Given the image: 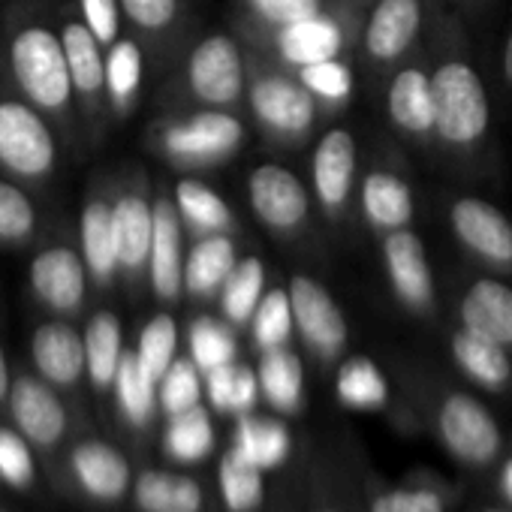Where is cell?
<instances>
[{
    "mask_svg": "<svg viewBox=\"0 0 512 512\" xmlns=\"http://www.w3.org/2000/svg\"><path fill=\"white\" fill-rule=\"evenodd\" d=\"M341 28L326 19V16H308V19H299L293 25H284L281 34H278V46H281V55L284 61L296 64V67H308V64H317V61H329V58H338L341 52Z\"/></svg>",
    "mask_w": 512,
    "mask_h": 512,
    "instance_id": "cell-24",
    "label": "cell"
},
{
    "mask_svg": "<svg viewBox=\"0 0 512 512\" xmlns=\"http://www.w3.org/2000/svg\"><path fill=\"white\" fill-rule=\"evenodd\" d=\"M250 208L269 229H296L311 208L305 184L278 163H263L250 172Z\"/></svg>",
    "mask_w": 512,
    "mask_h": 512,
    "instance_id": "cell-9",
    "label": "cell"
},
{
    "mask_svg": "<svg viewBox=\"0 0 512 512\" xmlns=\"http://www.w3.org/2000/svg\"><path fill=\"white\" fill-rule=\"evenodd\" d=\"M260 389L278 410H287V413L296 410L302 401V389H305L302 359L290 353L287 347L266 350L260 362Z\"/></svg>",
    "mask_w": 512,
    "mask_h": 512,
    "instance_id": "cell-31",
    "label": "cell"
},
{
    "mask_svg": "<svg viewBox=\"0 0 512 512\" xmlns=\"http://www.w3.org/2000/svg\"><path fill=\"white\" fill-rule=\"evenodd\" d=\"M500 482H503V491H506V497L512 500V461L503 467V479H500Z\"/></svg>",
    "mask_w": 512,
    "mask_h": 512,
    "instance_id": "cell-53",
    "label": "cell"
},
{
    "mask_svg": "<svg viewBox=\"0 0 512 512\" xmlns=\"http://www.w3.org/2000/svg\"><path fill=\"white\" fill-rule=\"evenodd\" d=\"M503 76H506V82L512 85V31H509V37H506V46H503Z\"/></svg>",
    "mask_w": 512,
    "mask_h": 512,
    "instance_id": "cell-52",
    "label": "cell"
},
{
    "mask_svg": "<svg viewBox=\"0 0 512 512\" xmlns=\"http://www.w3.org/2000/svg\"><path fill=\"white\" fill-rule=\"evenodd\" d=\"M190 359L199 365V371H214L220 365H229L235 359L232 332L211 317L193 320V326H190Z\"/></svg>",
    "mask_w": 512,
    "mask_h": 512,
    "instance_id": "cell-45",
    "label": "cell"
},
{
    "mask_svg": "<svg viewBox=\"0 0 512 512\" xmlns=\"http://www.w3.org/2000/svg\"><path fill=\"white\" fill-rule=\"evenodd\" d=\"M121 13L142 31H163L178 16V0H121Z\"/></svg>",
    "mask_w": 512,
    "mask_h": 512,
    "instance_id": "cell-48",
    "label": "cell"
},
{
    "mask_svg": "<svg viewBox=\"0 0 512 512\" xmlns=\"http://www.w3.org/2000/svg\"><path fill=\"white\" fill-rule=\"evenodd\" d=\"M40 229V208L10 178H0V247H25Z\"/></svg>",
    "mask_w": 512,
    "mask_h": 512,
    "instance_id": "cell-35",
    "label": "cell"
},
{
    "mask_svg": "<svg viewBox=\"0 0 512 512\" xmlns=\"http://www.w3.org/2000/svg\"><path fill=\"white\" fill-rule=\"evenodd\" d=\"M452 232L491 266H512V223L485 199L464 196L449 211Z\"/></svg>",
    "mask_w": 512,
    "mask_h": 512,
    "instance_id": "cell-12",
    "label": "cell"
},
{
    "mask_svg": "<svg viewBox=\"0 0 512 512\" xmlns=\"http://www.w3.org/2000/svg\"><path fill=\"white\" fill-rule=\"evenodd\" d=\"M7 413L10 422L31 440L37 455L46 461V470L52 473V458L70 437V410L61 398V389L46 383L37 371H22L13 380Z\"/></svg>",
    "mask_w": 512,
    "mask_h": 512,
    "instance_id": "cell-4",
    "label": "cell"
},
{
    "mask_svg": "<svg viewBox=\"0 0 512 512\" xmlns=\"http://www.w3.org/2000/svg\"><path fill=\"white\" fill-rule=\"evenodd\" d=\"M220 491L229 512H250L263 503V467L235 446L220 458Z\"/></svg>",
    "mask_w": 512,
    "mask_h": 512,
    "instance_id": "cell-33",
    "label": "cell"
},
{
    "mask_svg": "<svg viewBox=\"0 0 512 512\" xmlns=\"http://www.w3.org/2000/svg\"><path fill=\"white\" fill-rule=\"evenodd\" d=\"M250 106L266 127L278 133H305L314 121V94L290 79H260L250 91Z\"/></svg>",
    "mask_w": 512,
    "mask_h": 512,
    "instance_id": "cell-17",
    "label": "cell"
},
{
    "mask_svg": "<svg viewBox=\"0 0 512 512\" xmlns=\"http://www.w3.org/2000/svg\"><path fill=\"white\" fill-rule=\"evenodd\" d=\"M175 350H178V326L169 314H157L154 320H148L139 332V344H136V356L142 362V368L160 383L163 374L169 371V365L175 362Z\"/></svg>",
    "mask_w": 512,
    "mask_h": 512,
    "instance_id": "cell-42",
    "label": "cell"
},
{
    "mask_svg": "<svg viewBox=\"0 0 512 512\" xmlns=\"http://www.w3.org/2000/svg\"><path fill=\"white\" fill-rule=\"evenodd\" d=\"M266 290V269H263V260H256V256H247L244 263H238L232 269V275L226 278L223 284V314L232 320V323H247L253 320V311L260 308L263 302V293Z\"/></svg>",
    "mask_w": 512,
    "mask_h": 512,
    "instance_id": "cell-37",
    "label": "cell"
},
{
    "mask_svg": "<svg viewBox=\"0 0 512 512\" xmlns=\"http://www.w3.org/2000/svg\"><path fill=\"white\" fill-rule=\"evenodd\" d=\"M13 368H10V359H7V350L0 344V404H7L10 398V389H13Z\"/></svg>",
    "mask_w": 512,
    "mask_h": 512,
    "instance_id": "cell-51",
    "label": "cell"
},
{
    "mask_svg": "<svg viewBox=\"0 0 512 512\" xmlns=\"http://www.w3.org/2000/svg\"><path fill=\"white\" fill-rule=\"evenodd\" d=\"M362 211L380 229H404L413 217V193L404 178L377 169L362 184Z\"/></svg>",
    "mask_w": 512,
    "mask_h": 512,
    "instance_id": "cell-27",
    "label": "cell"
},
{
    "mask_svg": "<svg viewBox=\"0 0 512 512\" xmlns=\"http://www.w3.org/2000/svg\"><path fill=\"white\" fill-rule=\"evenodd\" d=\"M299 82L323 100H347L353 91V73L347 64H341L338 58L329 61H317L308 67H299Z\"/></svg>",
    "mask_w": 512,
    "mask_h": 512,
    "instance_id": "cell-46",
    "label": "cell"
},
{
    "mask_svg": "<svg viewBox=\"0 0 512 512\" xmlns=\"http://www.w3.org/2000/svg\"><path fill=\"white\" fill-rule=\"evenodd\" d=\"M157 395H160V407L166 416H178L184 410L199 407V398H202L199 365L193 359H175L169 371L163 374Z\"/></svg>",
    "mask_w": 512,
    "mask_h": 512,
    "instance_id": "cell-44",
    "label": "cell"
},
{
    "mask_svg": "<svg viewBox=\"0 0 512 512\" xmlns=\"http://www.w3.org/2000/svg\"><path fill=\"white\" fill-rule=\"evenodd\" d=\"M187 85L208 106H232L244 88V64L238 46L223 37H205L187 61Z\"/></svg>",
    "mask_w": 512,
    "mask_h": 512,
    "instance_id": "cell-7",
    "label": "cell"
},
{
    "mask_svg": "<svg viewBox=\"0 0 512 512\" xmlns=\"http://www.w3.org/2000/svg\"><path fill=\"white\" fill-rule=\"evenodd\" d=\"M175 205H178L181 220H187L199 232H220L232 220L229 205L220 199V193L211 190L208 184L196 181V178L178 181V187H175Z\"/></svg>",
    "mask_w": 512,
    "mask_h": 512,
    "instance_id": "cell-38",
    "label": "cell"
},
{
    "mask_svg": "<svg viewBox=\"0 0 512 512\" xmlns=\"http://www.w3.org/2000/svg\"><path fill=\"white\" fill-rule=\"evenodd\" d=\"M371 512H443L434 491H392L374 500Z\"/></svg>",
    "mask_w": 512,
    "mask_h": 512,
    "instance_id": "cell-50",
    "label": "cell"
},
{
    "mask_svg": "<svg viewBox=\"0 0 512 512\" xmlns=\"http://www.w3.org/2000/svg\"><path fill=\"white\" fill-rule=\"evenodd\" d=\"M452 356H455V365L485 389H500L509 380L512 368H509V356H506L503 344L488 341V338H482V335H476L470 329L455 332Z\"/></svg>",
    "mask_w": 512,
    "mask_h": 512,
    "instance_id": "cell-30",
    "label": "cell"
},
{
    "mask_svg": "<svg viewBox=\"0 0 512 512\" xmlns=\"http://www.w3.org/2000/svg\"><path fill=\"white\" fill-rule=\"evenodd\" d=\"M238 266L235 260V244L220 235L211 232L205 235L199 244H193V250L184 260V290L193 296H211L214 290H223L226 278L232 275V269Z\"/></svg>",
    "mask_w": 512,
    "mask_h": 512,
    "instance_id": "cell-25",
    "label": "cell"
},
{
    "mask_svg": "<svg viewBox=\"0 0 512 512\" xmlns=\"http://www.w3.org/2000/svg\"><path fill=\"white\" fill-rule=\"evenodd\" d=\"M314 187L326 208H341L356 175V142L347 130H329L311 160Z\"/></svg>",
    "mask_w": 512,
    "mask_h": 512,
    "instance_id": "cell-21",
    "label": "cell"
},
{
    "mask_svg": "<svg viewBox=\"0 0 512 512\" xmlns=\"http://www.w3.org/2000/svg\"><path fill=\"white\" fill-rule=\"evenodd\" d=\"M40 479L37 449L16 425H0V485L13 491H34Z\"/></svg>",
    "mask_w": 512,
    "mask_h": 512,
    "instance_id": "cell-41",
    "label": "cell"
},
{
    "mask_svg": "<svg viewBox=\"0 0 512 512\" xmlns=\"http://www.w3.org/2000/svg\"><path fill=\"white\" fill-rule=\"evenodd\" d=\"M205 392L214 410L220 413H247L260 392V374H253L244 365H220L205 371Z\"/></svg>",
    "mask_w": 512,
    "mask_h": 512,
    "instance_id": "cell-36",
    "label": "cell"
},
{
    "mask_svg": "<svg viewBox=\"0 0 512 512\" xmlns=\"http://www.w3.org/2000/svg\"><path fill=\"white\" fill-rule=\"evenodd\" d=\"M464 329L512 347V287L500 281H476L461 302Z\"/></svg>",
    "mask_w": 512,
    "mask_h": 512,
    "instance_id": "cell-22",
    "label": "cell"
},
{
    "mask_svg": "<svg viewBox=\"0 0 512 512\" xmlns=\"http://www.w3.org/2000/svg\"><path fill=\"white\" fill-rule=\"evenodd\" d=\"M293 302L290 290H272L263 296L260 308L253 311V338L263 350L284 347L293 332Z\"/></svg>",
    "mask_w": 512,
    "mask_h": 512,
    "instance_id": "cell-43",
    "label": "cell"
},
{
    "mask_svg": "<svg viewBox=\"0 0 512 512\" xmlns=\"http://www.w3.org/2000/svg\"><path fill=\"white\" fill-rule=\"evenodd\" d=\"M434 85V130L449 145H473L485 136L491 121L488 94L473 67L446 61L431 76Z\"/></svg>",
    "mask_w": 512,
    "mask_h": 512,
    "instance_id": "cell-3",
    "label": "cell"
},
{
    "mask_svg": "<svg viewBox=\"0 0 512 512\" xmlns=\"http://www.w3.org/2000/svg\"><path fill=\"white\" fill-rule=\"evenodd\" d=\"M383 260H386V272L398 299L416 311L428 308L434 299V278L428 269L422 238L410 229L389 232L383 244Z\"/></svg>",
    "mask_w": 512,
    "mask_h": 512,
    "instance_id": "cell-14",
    "label": "cell"
},
{
    "mask_svg": "<svg viewBox=\"0 0 512 512\" xmlns=\"http://www.w3.org/2000/svg\"><path fill=\"white\" fill-rule=\"evenodd\" d=\"M79 247L82 260L88 266V275L94 284L109 287L112 278L121 272L118 266V244H115V220H112V202L94 196L82 205L79 214Z\"/></svg>",
    "mask_w": 512,
    "mask_h": 512,
    "instance_id": "cell-19",
    "label": "cell"
},
{
    "mask_svg": "<svg viewBox=\"0 0 512 512\" xmlns=\"http://www.w3.org/2000/svg\"><path fill=\"white\" fill-rule=\"evenodd\" d=\"M235 449L253 464L275 467L290 452V434L275 419H241L235 431Z\"/></svg>",
    "mask_w": 512,
    "mask_h": 512,
    "instance_id": "cell-40",
    "label": "cell"
},
{
    "mask_svg": "<svg viewBox=\"0 0 512 512\" xmlns=\"http://www.w3.org/2000/svg\"><path fill=\"white\" fill-rule=\"evenodd\" d=\"M163 449L169 458L181 464L202 461L214 449V428L211 419L202 407L184 410L178 416H169L166 434H163Z\"/></svg>",
    "mask_w": 512,
    "mask_h": 512,
    "instance_id": "cell-32",
    "label": "cell"
},
{
    "mask_svg": "<svg viewBox=\"0 0 512 512\" xmlns=\"http://www.w3.org/2000/svg\"><path fill=\"white\" fill-rule=\"evenodd\" d=\"M244 130L241 124L226 112H199L184 121H175L163 130V148L166 154L187 160V163H205L217 160L241 142Z\"/></svg>",
    "mask_w": 512,
    "mask_h": 512,
    "instance_id": "cell-13",
    "label": "cell"
},
{
    "mask_svg": "<svg viewBox=\"0 0 512 512\" xmlns=\"http://www.w3.org/2000/svg\"><path fill=\"white\" fill-rule=\"evenodd\" d=\"M250 4L256 13L266 16L269 22H275L281 28L320 13V0H250Z\"/></svg>",
    "mask_w": 512,
    "mask_h": 512,
    "instance_id": "cell-49",
    "label": "cell"
},
{
    "mask_svg": "<svg viewBox=\"0 0 512 512\" xmlns=\"http://www.w3.org/2000/svg\"><path fill=\"white\" fill-rule=\"evenodd\" d=\"M133 503L139 512H202V485L184 473L151 467L136 476Z\"/></svg>",
    "mask_w": 512,
    "mask_h": 512,
    "instance_id": "cell-23",
    "label": "cell"
},
{
    "mask_svg": "<svg viewBox=\"0 0 512 512\" xmlns=\"http://www.w3.org/2000/svg\"><path fill=\"white\" fill-rule=\"evenodd\" d=\"M148 278L163 302H175L184 290V250L178 205L160 196L154 202V241L148 256Z\"/></svg>",
    "mask_w": 512,
    "mask_h": 512,
    "instance_id": "cell-15",
    "label": "cell"
},
{
    "mask_svg": "<svg viewBox=\"0 0 512 512\" xmlns=\"http://www.w3.org/2000/svg\"><path fill=\"white\" fill-rule=\"evenodd\" d=\"M7 64L19 94L49 118H67L76 100L61 31L49 22H25L7 40Z\"/></svg>",
    "mask_w": 512,
    "mask_h": 512,
    "instance_id": "cell-1",
    "label": "cell"
},
{
    "mask_svg": "<svg viewBox=\"0 0 512 512\" xmlns=\"http://www.w3.org/2000/svg\"><path fill=\"white\" fill-rule=\"evenodd\" d=\"M335 392H338V401L353 407V410H377L389 398L386 377L380 374V368L371 359H362V356L350 359L338 371Z\"/></svg>",
    "mask_w": 512,
    "mask_h": 512,
    "instance_id": "cell-39",
    "label": "cell"
},
{
    "mask_svg": "<svg viewBox=\"0 0 512 512\" xmlns=\"http://www.w3.org/2000/svg\"><path fill=\"white\" fill-rule=\"evenodd\" d=\"M419 25H422L419 0H380L368 19L365 49L377 61H395L416 40Z\"/></svg>",
    "mask_w": 512,
    "mask_h": 512,
    "instance_id": "cell-20",
    "label": "cell"
},
{
    "mask_svg": "<svg viewBox=\"0 0 512 512\" xmlns=\"http://www.w3.org/2000/svg\"><path fill=\"white\" fill-rule=\"evenodd\" d=\"M142 49L136 40L121 37L106 52V97L118 112H127L142 88Z\"/></svg>",
    "mask_w": 512,
    "mask_h": 512,
    "instance_id": "cell-34",
    "label": "cell"
},
{
    "mask_svg": "<svg viewBox=\"0 0 512 512\" xmlns=\"http://www.w3.org/2000/svg\"><path fill=\"white\" fill-rule=\"evenodd\" d=\"M0 169L19 181H46L58 169L52 121L25 97H0Z\"/></svg>",
    "mask_w": 512,
    "mask_h": 512,
    "instance_id": "cell-2",
    "label": "cell"
},
{
    "mask_svg": "<svg viewBox=\"0 0 512 512\" xmlns=\"http://www.w3.org/2000/svg\"><path fill=\"white\" fill-rule=\"evenodd\" d=\"M64 476L91 503H118L133 485V470L124 452L97 437L70 443L64 455Z\"/></svg>",
    "mask_w": 512,
    "mask_h": 512,
    "instance_id": "cell-5",
    "label": "cell"
},
{
    "mask_svg": "<svg viewBox=\"0 0 512 512\" xmlns=\"http://www.w3.org/2000/svg\"><path fill=\"white\" fill-rule=\"evenodd\" d=\"M118 266L127 275H139L148 266L154 241V205L142 193H121L112 202Z\"/></svg>",
    "mask_w": 512,
    "mask_h": 512,
    "instance_id": "cell-18",
    "label": "cell"
},
{
    "mask_svg": "<svg viewBox=\"0 0 512 512\" xmlns=\"http://www.w3.org/2000/svg\"><path fill=\"white\" fill-rule=\"evenodd\" d=\"M329 512H332V509H329Z\"/></svg>",
    "mask_w": 512,
    "mask_h": 512,
    "instance_id": "cell-55",
    "label": "cell"
},
{
    "mask_svg": "<svg viewBox=\"0 0 512 512\" xmlns=\"http://www.w3.org/2000/svg\"><path fill=\"white\" fill-rule=\"evenodd\" d=\"M0 512H10V509H7V506H0Z\"/></svg>",
    "mask_w": 512,
    "mask_h": 512,
    "instance_id": "cell-54",
    "label": "cell"
},
{
    "mask_svg": "<svg viewBox=\"0 0 512 512\" xmlns=\"http://www.w3.org/2000/svg\"><path fill=\"white\" fill-rule=\"evenodd\" d=\"M61 40L70 64V79L76 100L88 109H94L106 94V49L91 34V28L82 22V16H67L61 22Z\"/></svg>",
    "mask_w": 512,
    "mask_h": 512,
    "instance_id": "cell-16",
    "label": "cell"
},
{
    "mask_svg": "<svg viewBox=\"0 0 512 512\" xmlns=\"http://www.w3.org/2000/svg\"><path fill=\"white\" fill-rule=\"evenodd\" d=\"M31 365L55 389H76L88 374L85 332L64 320L40 323L31 335Z\"/></svg>",
    "mask_w": 512,
    "mask_h": 512,
    "instance_id": "cell-10",
    "label": "cell"
},
{
    "mask_svg": "<svg viewBox=\"0 0 512 512\" xmlns=\"http://www.w3.org/2000/svg\"><path fill=\"white\" fill-rule=\"evenodd\" d=\"M389 115L407 133H431L434 130V85L431 76L410 67L401 70L389 88Z\"/></svg>",
    "mask_w": 512,
    "mask_h": 512,
    "instance_id": "cell-26",
    "label": "cell"
},
{
    "mask_svg": "<svg viewBox=\"0 0 512 512\" xmlns=\"http://www.w3.org/2000/svg\"><path fill=\"white\" fill-rule=\"evenodd\" d=\"M290 302L302 338L323 356L341 353V347L347 344V320L335 305L332 293L320 281L296 275L290 281Z\"/></svg>",
    "mask_w": 512,
    "mask_h": 512,
    "instance_id": "cell-11",
    "label": "cell"
},
{
    "mask_svg": "<svg viewBox=\"0 0 512 512\" xmlns=\"http://www.w3.org/2000/svg\"><path fill=\"white\" fill-rule=\"evenodd\" d=\"M85 353H88V380L97 392L112 389L124 344H121V323L112 311H97L85 326Z\"/></svg>",
    "mask_w": 512,
    "mask_h": 512,
    "instance_id": "cell-28",
    "label": "cell"
},
{
    "mask_svg": "<svg viewBox=\"0 0 512 512\" xmlns=\"http://www.w3.org/2000/svg\"><path fill=\"white\" fill-rule=\"evenodd\" d=\"M79 16L103 49L121 40V0H79Z\"/></svg>",
    "mask_w": 512,
    "mask_h": 512,
    "instance_id": "cell-47",
    "label": "cell"
},
{
    "mask_svg": "<svg viewBox=\"0 0 512 512\" xmlns=\"http://www.w3.org/2000/svg\"><path fill=\"white\" fill-rule=\"evenodd\" d=\"M28 284L34 299L55 317L79 314L88 293V266L82 250H73L70 244L43 247L31 260Z\"/></svg>",
    "mask_w": 512,
    "mask_h": 512,
    "instance_id": "cell-6",
    "label": "cell"
},
{
    "mask_svg": "<svg viewBox=\"0 0 512 512\" xmlns=\"http://www.w3.org/2000/svg\"><path fill=\"white\" fill-rule=\"evenodd\" d=\"M157 380L142 368L136 350H124L121 356V365H118V374H115V401H118V410L121 416L133 425V428H145L157 410Z\"/></svg>",
    "mask_w": 512,
    "mask_h": 512,
    "instance_id": "cell-29",
    "label": "cell"
},
{
    "mask_svg": "<svg viewBox=\"0 0 512 512\" xmlns=\"http://www.w3.org/2000/svg\"><path fill=\"white\" fill-rule=\"evenodd\" d=\"M443 443L467 464H485L500 449V428L494 416L470 395H449L440 407Z\"/></svg>",
    "mask_w": 512,
    "mask_h": 512,
    "instance_id": "cell-8",
    "label": "cell"
}]
</instances>
